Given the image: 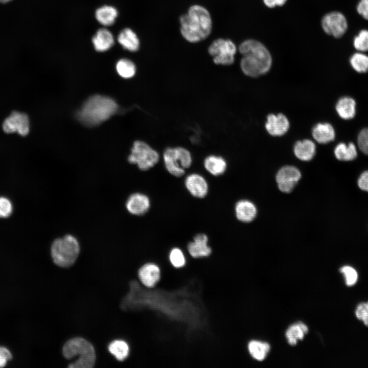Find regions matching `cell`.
<instances>
[{"label": "cell", "mask_w": 368, "mask_h": 368, "mask_svg": "<svg viewBox=\"0 0 368 368\" xmlns=\"http://www.w3.org/2000/svg\"><path fill=\"white\" fill-rule=\"evenodd\" d=\"M176 150L181 167L184 169L190 168L192 164V156L190 152L182 147H176Z\"/></svg>", "instance_id": "33"}, {"label": "cell", "mask_w": 368, "mask_h": 368, "mask_svg": "<svg viewBox=\"0 0 368 368\" xmlns=\"http://www.w3.org/2000/svg\"><path fill=\"white\" fill-rule=\"evenodd\" d=\"M350 62L353 69L358 73L368 71V56L362 53H354L351 57Z\"/></svg>", "instance_id": "30"}, {"label": "cell", "mask_w": 368, "mask_h": 368, "mask_svg": "<svg viewBox=\"0 0 368 368\" xmlns=\"http://www.w3.org/2000/svg\"><path fill=\"white\" fill-rule=\"evenodd\" d=\"M137 275L143 286L153 288L160 280V269L155 263L146 262L139 268Z\"/></svg>", "instance_id": "11"}, {"label": "cell", "mask_w": 368, "mask_h": 368, "mask_svg": "<svg viewBox=\"0 0 368 368\" xmlns=\"http://www.w3.org/2000/svg\"><path fill=\"white\" fill-rule=\"evenodd\" d=\"M126 209L131 214L141 216L146 214L150 206L149 197L141 193L132 194L127 199Z\"/></svg>", "instance_id": "15"}, {"label": "cell", "mask_w": 368, "mask_h": 368, "mask_svg": "<svg viewBox=\"0 0 368 368\" xmlns=\"http://www.w3.org/2000/svg\"><path fill=\"white\" fill-rule=\"evenodd\" d=\"M356 103L354 99L343 97L339 99L336 105V110L339 116L344 120L353 118L356 114Z\"/></svg>", "instance_id": "23"}, {"label": "cell", "mask_w": 368, "mask_h": 368, "mask_svg": "<svg viewBox=\"0 0 368 368\" xmlns=\"http://www.w3.org/2000/svg\"><path fill=\"white\" fill-rule=\"evenodd\" d=\"M118 14V11L114 7L104 5L97 9L95 16L100 24L105 26H109L114 24Z\"/></svg>", "instance_id": "24"}, {"label": "cell", "mask_w": 368, "mask_h": 368, "mask_svg": "<svg viewBox=\"0 0 368 368\" xmlns=\"http://www.w3.org/2000/svg\"><path fill=\"white\" fill-rule=\"evenodd\" d=\"M63 356L68 359L77 357L68 365L70 368H91L95 364L96 352L93 344L80 337L67 340L62 348Z\"/></svg>", "instance_id": "4"}, {"label": "cell", "mask_w": 368, "mask_h": 368, "mask_svg": "<svg viewBox=\"0 0 368 368\" xmlns=\"http://www.w3.org/2000/svg\"><path fill=\"white\" fill-rule=\"evenodd\" d=\"M290 124L284 114H269L267 117L265 128L268 133L274 136H282L288 130Z\"/></svg>", "instance_id": "13"}, {"label": "cell", "mask_w": 368, "mask_h": 368, "mask_svg": "<svg viewBox=\"0 0 368 368\" xmlns=\"http://www.w3.org/2000/svg\"><path fill=\"white\" fill-rule=\"evenodd\" d=\"M356 9L359 15L368 20V0H360Z\"/></svg>", "instance_id": "38"}, {"label": "cell", "mask_w": 368, "mask_h": 368, "mask_svg": "<svg viewBox=\"0 0 368 368\" xmlns=\"http://www.w3.org/2000/svg\"><path fill=\"white\" fill-rule=\"evenodd\" d=\"M236 52V46L232 40L228 39H216L208 48L209 54L213 57V62L217 65L232 64L235 60Z\"/></svg>", "instance_id": "7"}, {"label": "cell", "mask_w": 368, "mask_h": 368, "mask_svg": "<svg viewBox=\"0 0 368 368\" xmlns=\"http://www.w3.org/2000/svg\"><path fill=\"white\" fill-rule=\"evenodd\" d=\"M10 1H11V0H0V3H6L10 2Z\"/></svg>", "instance_id": "43"}, {"label": "cell", "mask_w": 368, "mask_h": 368, "mask_svg": "<svg viewBox=\"0 0 368 368\" xmlns=\"http://www.w3.org/2000/svg\"><path fill=\"white\" fill-rule=\"evenodd\" d=\"M355 314L357 318L368 327V302L360 303L357 306Z\"/></svg>", "instance_id": "36"}, {"label": "cell", "mask_w": 368, "mask_h": 368, "mask_svg": "<svg viewBox=\"0 0 368 368\" xmlns=\"http://www.w3.org/2000/svg\"><path fill=\"white\" fill-rule=\"evenodd\" d=\"M12 359V354L8 349L0 346V367H4L8 360Z\"/></svg>", "instance_id": "39"}, {"label": "cell", "mask_w": 368, "mask_h": 368, "mask_svg": "<svg viewBox=\"0 0 368 368\" xmlns=\"http://www.w3.org/2000/svg\"><path fill=\"white\" fill-rule=\"evenodd\" d=\"M250 354L255 359L262 361L266 357L270 350V346L267 342L257 340L250 341L248 345Z\"/></svg>", "instance_id": "27"}, {"label": "cell", "mask_w": 368, "mask_h": 368, "mask_svg": "<svg viewBox=\"0 0 368 368\" xmlns=\"http://www.w3.org/2000/svg\"><path fill=\"white\" fill-rule=\"evenodd\" d=\"M359 148L365 154L368 155V128L362 129L357 137Z\"/></svg>", "instance_id": "35"}, {"label": "cell", "mask_w": 368, "mask_h": 368, "mask_svg": "<svg viewBox=\"0 0 368 368\" xmlns=\"http://www.w3.org/2000/svg\"><path fill=\"white\" fill-rule=\"evenodd\" d=\"M92 42L98 52H105L114 44V38L110 31L105 28L99 29L93 36Z\"/></svg>", "instance_id": "19"}, {"label": "cell", "mask_w": 368, "mask_h": 368, "mask_svg": "<svg viewBox=\"0 0 368 368\" xmlns=\"http://www.w3.org/2000/svg\"><path fill=\"white\" fill-rule=\"evenodd\" d=\"M263 2L269 8H273L277 6L275 0H263Z\"/></svg>", "instance_id": "41"}, {"label": "cell", "mask_w": 368, "mask_h": 368, "mask_svg": "<svg viewBox=\"0 0 368 368\" xmlns=\"http://www.w3.org/2000/svg\"><path fill=\"white\" fill-rule=\"evenodd\" d=\"M239 51L242 55L240 67L245 75L256 77L269 71L272 58L269 51L260 42L246 40L239 45Z\"/></svg>", "instance_id": "2"}, {"label": "cell", "mask_w": 368, "mask_h": 368, "mask_svg": "<svg viewBox=\"0 0 368 368\" xmlns=\"http://www.w3.org/2000/svg\"><path fill=\"white\" fill-rule=\"evenodd\" d=\"M324 31L335 38L342 37L348 29V22L344 15L334 11L326 14L321 20Z\"/></svg>", "instance_id": "8"}, {"label": "cell", "mask_w": 368, "mask_h": 368, "mask_svg": "<svg viewBox=\"0 0 368 368\" xmlns=\"http://www.w3.org/2000/svg\"><path fill=\"white\" fill-rule=\"evenodd\" d=\"M340 272L345 277L346 283L348 286L354 285L358 279V274L356 270L351 266H344L339 269Z\"/></svg>", "instance_id": "34"}, {"label": "cell", "mask_w": 368, "mask_h": 368, "mask_svg": "<svg viewBox=\"0 0 368 368\" xmlns=\"http://www.w3.org/2000/svg\"><path fill=\"white\" fill-rule=\"evenodd\" d=\"M116 70L119 75L122 78L128 79L133 77L136 73V66L134 63L128 59H121L116 64Z\"/></svg>", "instance_id": "29"}, {"label": "cell", "mask_w": 368, "mask_h": 368, "mask_svg": "<svg viewBox=\"0 0 368 368\" xmlns=\"http://www.w3.org/2000/svg\"><path fill=\"white\" fill-rule=\"evenodd\" d=\"M185 186L190 193L196 198L204 197L208 193L209 186L205 179L197 173L187 176L185 181Z\"/></svg>", "instance_id": "14"}, {"label": "cell", "mask_w": 368, "mask_h": 368, "mask_svg": "<svg viewBox=\"0 0 368 368\" xmlns=\"http://www.w3.org/2000/svg\"><path fill=\"white\" fill-rule=\"evenodd\" d=\"M180 30L187 41L197 43L208 38L212 30V19L209 11L199 5L191 6L186 14L180 16Z\"/></svg>", "instance_id": "1"}, {"label": "cell", "mask_w": 368, "mask_h": 368, "mask_svg": "<svg viewBox=\"0 0 368 368\" xmlns=\"http://www.w3.org/2000/svg\"><path fill=\"white\" fill-rule=\"evenodd\" d=\"M312 134L313 139L320 144L328 143L335 137L334 128L328 123L317 124L312 129Z\"/></svg>", "instance_id": "18"}, {"label": "cell", "mask_w": 368, "mask_h": 368, "mask_svg": "<svg viewBox=\"0 0 368 368\" xmlns=\"http://www.w3.org/2000/svg\"><path fill=\"white\" fill-rule=\"evenodd\" d=\"M109 352L119 361H123L129 353L128 343L123 340H115L112 341L108 347Z\"/></svg>", "instance_id": "28"}, {"label": "cell", "mask_w": 368, "mask_h": 368, "mask_svg": "<svg viewBox=\"0 0 368 368\" xmlns=\"http://www.w3.org/2000/svg\"><path fill=\"white\" fill-rule=\"evenodd\" d=\"M300 171L293 166H285L277 172L275 180L279 189L284 193H290L301 178Z\"/></svg>", "instance_id": "9"}, {"label": "cell", "mask_w": 368, "mask_h": 368, "mask_svg": "<svg viewBox=\"0 0 368 368\" xmlns=\"http://www.w3.org/2000/svg\"><path fill=\"white\" fill-rule=\"evenodd\" d=\"M293 151L295 156L303 161H309L314 156L316 146L310 140L305 139L297 141L294 145Z\"/></svg>", "instance_id": "20"}, {"label": "cell", "mask_w": 368, "mask_h": 368, "mask_svg": "<svg viewBox=\"0 0 368 368\" xmlns=\"http://www.w3.org/2000/svg\"><path fill=\"white\" fill-rule=\"evenodd\" d=\"M204 167L206 171L214 176H219L226 171L227 163L221 156L210 155L204 160Z\"/></svg>", "instance_id": "22"}, {"label": "cell", "mask_w": 368, "mask_h": 368, "mask_svg": "<svg viewBox=\"0 0 368 368\" xmlns=\"http://www.w3.org/2000/svg\"><path fill=\"white\" fill-rule=\"evenodd\" d=\"M4 131L7 133L17 132L25 136L29 132V121L27 114L18 111H13L3 123Z\"/></svg>", "instance_id": "10"}, {"label": "cell", "mask_w": 368, "mask_h": 368, "mask_svg": "<svg viewBox=\"0 0 368 368\" xmlns=\"http://www.w3.org/2000/svg\"><path fill=\"white\" fill-rule=\"evenodd\" d=\"M159 159L157 151L147 143L136 141L133 143L131 153L128 157L130 164H136L142 171H147L154 167Z\"/></svg>", "instance_id": "6"}, {"label": "cell", "mask_w": 368, "mask_h": 368, "mask_svg": "<svg viewBox=\"0 0 368 368\" xmlns=\"http://www.w3.org/2000/svg\"><path fill=\"white\" fill-rule=\"evenodd\" d=\"M307 326L302 323H298L290 326L286 332V336L289 344L295 345L298 340H302L307 333Z\"/></svg>", "instance_id": "26"}, {"label": "cell", "mask_w": 368, "mask_h": 368, "mask_svg": "<svg viewBox=\"0 0 368 368\" xmlns=\"http://www.w3.org/2000/svg\"><path fill=\"white\" fill-rule=\"evenodd\" d=\"M80 252L77 239L66 235L55 240L51 246V256L54 263L63 268L71 266L77 260Z\"/></svg>", "instance_id": "5"}, {"label": "cell", "mask_w": 368, "mask_h": 368, "mask_svg": "<svg viewBox=\"0 0 368 368\" xmlns=\"http://www.w3.org/2000/svg\"><path fill=\"white\" fill-rule=\"evenodd\" d=\"M354 48L359 52L368 51V30H362L353 40Z\"/></svg>", "instance_id": "32"}, {"label": "cell", "mask_w": 368, "mask_h": 368, "mask_svg": "<svg viewBox=\"0 0 368 368\" xmlns=\"http://www.w3.org/2000/svg\"><path fill=\"white\" fill-rule=\"evenodd\" d=\"M237 218L243 222L252 221L257 214L255 205L248 200H241L237 202L235 208Z\"/></svg>", "instance_id": "17"}, {"label": "cell", "mask_w": 368, "mask_h": 368, "mask_svg": "<svg viewBox=\"0 0 368 368\" xmlns=\"http://www.w3.org/2000/svg\"><path fill=\"white\" fill-rule=\"evenodd\" d=\"M12 205L7 198L3 197H0V217H8L12 213Z\"/></svg>", "instance_id": "37"}, {"label": "cell", "mask_w": 368, "mask_h": 368, "mask_svg": "<svg viewBox=\"0 0 368 368\" xmlns=\"http://www.w3.org/2000/svg\"><path fill=\"white\" fill-rule=\"evenodd\" d=\"M358 186L363 191L368 192V171L363 172L358 179Z\"/></svg>", "instance_id": "40"}, {"label": "cell", "mask_w": 368, "mask_h": 368, "mask_svg": "<svg viewBox=\"0 0 368 368\" xmlns=\"http://www.w3.org/2000/svg\"><path fill=\"white\" fill-rule=\"evenodd\" d=\"M118 105L111 98L95 95L89 98L78 112V118L84 125L94 126L109 119L117 111Z\"/></svg>", "instance_id": "3"}, {"label": "cell", "mask_w": 368, "mask_h": 368, "mask_svg": "<svg viewBox=\"0 0 368 368\" xmlns=\"http://www.w3.org/2000/svg\"><path fill=\"white\" fill-rule=\"evenodd\" d=\"M208 241L205 234L196 235L193 241L188 244L187 249L190 256L194 259L209 257L212 254V250L208 245Z\"/></svg>", "instance_id": "12"}, {"label": "cell", "mask_w": 368, "mask_h": 368, "mask_svg": "<svg viewBox=\"0 0 368 368\" xmlns=\"http://www.w3.org/2000/svg\"><path fill=\"white\" fill-rule=\"evenodd\" d=\"M165 166L167 170L176 177L182 176L185 173L181 166L175 147L167 148L163 153Z\"/></svg>", "instance_id": "16"}, {"label": "cell", "mask_w": 368, "mask_h": 368, "mask_svg": "<svg viewBox=\"0 0 368 368\" xmlns=\"http://www.w3.org/2000/svg\"><path fill=\"white\" fill-rule=\"evenodd\" d=\"M287 0H275L277 6H282L286 3Z\"/></svg>", "instance_id": "42"}, {"label": "cell", "mask_w": 368, "mask_h": 368, "mask_svg": "<svg viewBox=\"0 0 368 368\" xmlns=\"http://www.w3.org/2000/svg\"><path fill=\"white\" fill-rule=\"evenodd\" d=\"M168 260L172 266L176 268L183 267L187 263V257L178 247H174L170 250Z\"/></svg>", "instance_id": "31"}, {"label": "cell", "mask_w": 368, "mask_h": 368, "mask_svg": "<svg viewBox=\"0 0 368 368\" xmlns=\"http://www.w3.org/2000/svg\"><path fill=\"white\" fill-rule=\"evenodd\" d=\"M334 152L336 158L342 161L352 160L357 156L356 147L352 142L348 145L344 143H339L335 147Z\"/></svg>", "instance_id": "25"}, {"label": "cell", "mask_w": 368, "mask_h": 368, "mask_svg": "<svg viewBox=\"0 0 368 368\" xmlns=\"http://www.w3.org/2000/svg\"><path fill=\"white\" fill-rule=\"evenodd\" d=\"M118 41L124 49L130 52H136L140 48V40L136 33L130 28H125L120 32Z\"/></svg>", "instance_id": "21"}]
</instances>
